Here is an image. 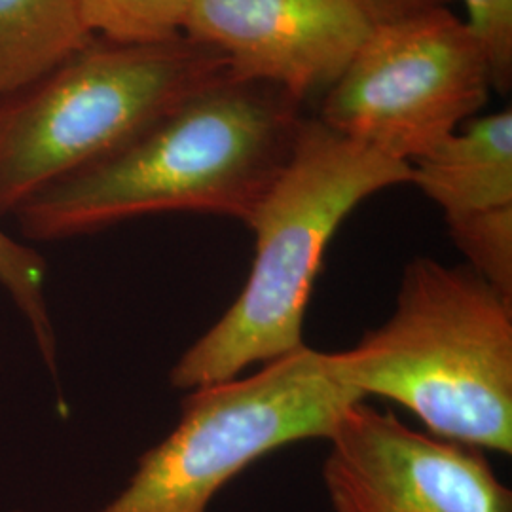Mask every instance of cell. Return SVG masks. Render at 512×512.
Listing matches in <instances>:
<instances>
[{"instance_id":"obj_4","label":"cell","mask_w":512,"mask_h":512,"mask_svg":"<svg viewBox=\"0 0 512 512\" xmlns=\"http://www.w3.org/2000/svg\"><path fill=\"white\" fill-rule=\"evenodd\" d=\"M228 74L224 55L186 35L143 44L93 37L0 103V219Z\"/></svg>"},{"instance_id":"obj_2","label":"cell","mask_w":512,"mask_h":512,"mask_svg":"<svg viewBox=\"0 0 512 512\" xmlns=\"http://www.w3.org/2000/svg\"><path fill=\"white\" fill-rule=\"evenodd\" d=\"M397 184H410V164L306 116L245 224L255 234V258L241 293L179 357L171 385L192 391L234 380L304 348L306 311L330 239L357 205Z\"/></svg>"},{"instance_id":"obj_14","label":"cell","mask_w":512,"mask_h":512,"mask_svg":"<svg viewBox=\"0 0 512 512\" xmlns=\"http://www.w3.org/2000/svg\"><path fill=\"white\" fill-rule=\"evenodd\" d=\"M376 23L404 18L435 6H448L452 0H357Z\"/></svg>"},{"instance_id":"obj_1","label":"cell","mask_w":512,"mask_h":512,"mask_svg":"<svg viewBox=\"0 0 512 512\" xmlns=\"http://www.w3.org/2000/svg\"><path fill=\"white\" fill-rule=\"evenodd\" d=\"M302 107L272 84L228 74L128 145L23 203L21 232L54 241L164 213L247 224L293 152Z\"/></svg>"},{"instance_id":"obj_10","label":"cell","mask_w":512,"mask_h":512,"mask_svg":"<svg viewBox=\"0 0 512 512\" xmlns=\"http://www.w3.org/2000/svg\"><path fill=\"white\" fill-rule=\"evenodd\" d=\"M92 38L76 0H0V103Z\"/></svg>"},{"instance_id":"obj_9","label":"cell","mask_w":512,"mask_h":512,"mask_svg":"<svg viewBox=\"0 0 512 512\" xmlns=\"http://www.w3.org/2000/svg\"><path fill=\"white\" fill-rule=\"evenodd\" d=\"M467 266L512 296V110L471 120L410 164Z\"/></svg>"},{"instance_id":"obj_3","label":"cell","mask_w":512,"mask_h":512,"mask_svg":"<svg viewBox=\"0 0 512 512\" xmlns=\"http://www.w3.org/2000/svg\"><path fill=\"white\" fill-rule=\"evenodd\" d=\"M348 384L401 404L429 435L512 454V296L467 264H406L380 329L338 351Z\"/></svg>"},{"instance_id":"obj_12","label":"cell","mask_w":512,"mask_h":512,"mask_svg":"<svg viewBox=\"0 0 512 512\" xmlns=\"http://www.w3.org/2000/svg\"><path fill=\"white\" fill-rule=\"evenodd\" d=\"M46 272L48 266L44 256L33 247L19 243L0 228V285L8 291L16 306L25 315L46 365L55 374L57 348L54 327L44 296Z\"/></svg>"},{"instance_id":"obj_13","label":"cell","mask_w":512,"mask_h":512,"mask_svg":"<svg viewBox=\"0 0 512 512\" xmlns=\"http://www.w3.org/2000/svg\"><path fill=\"white\" fill-rule=\"evenodd\" d=\"M467 25L488 57L492 88L509 93L512 86V0H463Z\"/></svg>"},{"instance_id":"obj_6","label":"cell","mask_w":512,"mask_h":512,"mask_svg":"<svg viewBox=\"0 0 512 512\" xmlns=\"http://www.w3.org/2000/svg\"><path fill=\"white\" fill-rule=\"evenodd\" d=\"M492 74L480 40L448 6L376 23L321 97L319 120L412 164L484 107Z\"/></svg>"},{"instance_id":"obj_8","label":"cell","mask_w":512,"mask_h":512,"mask_svg":"<svg viewBox=\"0 0 512 512\" xmlns=\"http://www.w3.org/2000/svg\"><path fill=\"white\" fill-rule=\"evenodd\" d=\"M374 27L357 0H192L183 35L224 55L232 76L304 105L321 101Z\"/></svg>"},{"instance_id":"obj_5","label":"cell","mask_w":512,"mask_h":512,"mask_svg":"<svg viewBox=\"0 0 512 512\" xmlns=\"http://www.w3.org/2000/svg\"><path fill=\"white\" fill-rule=\"evenodd\" d=\"M359 401L365 399L348 384L338 351L308 344L247 378L192 389L175 429L139 458L128 486L97 512H209L249 465L289 444L329 439Z\"/></svg>"},{"instance_id":"obj_7","label":"cell","mask_w":512,"mask_h":512,"mask_svg":"<svg viewBox=\"0 0 512 512\" xmlns=\"http://www.w3.org/2000/svg\"><path fill=\"white\" fill-rule=\"evenodd\" d=\"M327 440L323 482L334 512H512L486 452L410 429L365 401Z\"/></svg>"},{"instance_id":"obj_11","label":"cell","mask_w":512,"mask_h":512,"mask_svg":"<svg viewBox=\"0 0 512 512\" xmlns=\"http://www.w3.org/2000/svg\"><path fill=\"white\" fill-rule=\"evenodd\" d=\"M93 37L114 42H164L181 37L192 0H76Z\"/></svg>"}]
</instances>
